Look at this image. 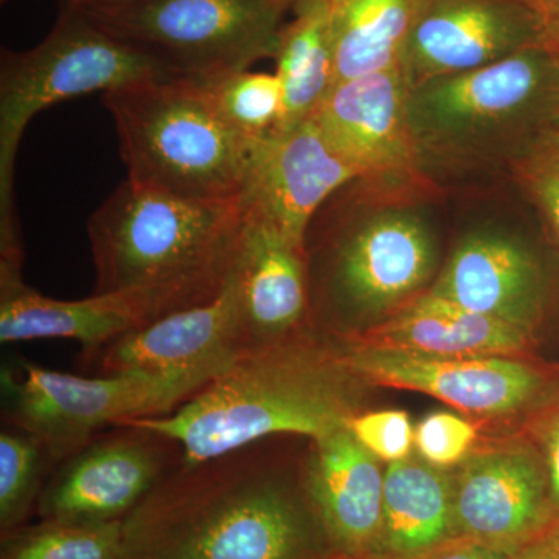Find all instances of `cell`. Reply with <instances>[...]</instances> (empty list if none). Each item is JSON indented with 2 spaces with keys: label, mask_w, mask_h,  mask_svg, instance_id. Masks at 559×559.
Wrapping results in <instances>:
<instances>
[{
  "label": "cell",
  "mask_w": 559,
  "mask_h": 559,
  "mask_svg": "<svg viewBox=\"0 0 559 559\" xmlns=\"http://www.w3.org/2000/svg\"><path fill=\"white\" fill-rule=\"evenodd\" d=\"M221 120L246 140L267 138L277 132L285 112V94L277 73L235 72L191 79Z\"/></svg>",
  "instance_id": "25"
},
{
  "label": "cell",
  "mask_w": 559,
  "mask_h": 559,
  "mask_svg": "<svg viewBox=\"0 0 559 559\" xmlns=\"http://www.w3.org/2000/svg\"><path fill=\"white\" fill-rule=\"evenodd\" d=\"M274 440L182 459L123 521L121 559L329 558L308 463L288 476L272 459Z\"/></svg>",
  "instance_id": "1"
},
{
  "label": "cell",
  "mask_w": 559,
  "mask_h": 559,
  "mask_svg": "<svg viewBox=\"0 0 559 559\" xmlns=\"http://www.w3.org/2000/svg\"><path fill=\"white\" fill-rule=\"evenodd\" d=\"M509 559H559V521L511 554Z\"/></svg>",
  "instance_id": "33"
},
{
  "label": "cell",
  "mask_w": 559,
  "mask_h": 559,
  "mask_svg": "<svg viewBox=\"0 0 559 559\" xmlns=\"http://www.w3.org/2000/svg\"><path fill=\"white\" fill-rule=\"evenodd\" d=\"M216 377L200 370L86 378L20 358L0 373L3 421L43 441L57 466L103 430L170 415Z\"/></svg>",
  "instance_id": "8"
},
{
  "label": "cell",
  "mask_w": 559,
  "mask_h": 559,
  "mask_svg": "<svg viewBox=\"0 0 559 559\" xmlns=\"http://www.w3.org/2000/svg\"><path fill=\"white\" fill-rule=\"evenodd\" d=\"M509 557L510 555L489 549L474 540L452 538L414 559H509Z\"/></svg>",
  "instance_id": "32"
},
{
  "label": "cell",
  "mask_w": 559,
  "mask_h": 559,
  "mask_svg": "<svg viewBox=\"0 0 559 559\" xmlns=\"http://www.w3.org/2000/svg\"><path fill=\"white\" fill-rule=\"evenodd\" d=\"M421 0H330L336 81L399 64Z\"/></svg>",
  "instance_id": "24"
},
{
  "label": "cell",
  "mask_w": 559,
  "mask_h": 559,
  "mask_svg": "<svg viewBox=\"0 0 559 559\" xmlns=\"http://www.w3.org/2000/svg\"><path fill=\"white\" fill-rule=\"evenodd\" d=\"M123 522H27L0 533V559H121Z\"/></svg>",
  "instance_id": "26"
},
{
  "label": "cell",
  "mask_w": 559,
  "mask_h": 559,
  "mask_svg": "<svg viewBox=\"0 0 559 559\" xmlns=\"http://www.w3.org/2000/svg\"><path fill=\"white\" fill-rule=\"evenodd\" d=\"M241 356L234 271L215 300L171 312L81 356L100 374L146 371H213L221 374Z\"/></svg>",
  "instance_id": "17"
},
{
  "label": "cell",
  "mask_w": 559,
  "mask_h": 559,
  "mask_svg": "<svg viewBox=\"0 0 559 559\" xmlns=\"http://www.w3.org/2000/svg\"><path fill=\"white\" fill-rule=\"evenodd\" d=\"M428 293L533 336L549 300V280L527 246L476 234L460 242Z\"/></svg>",
  "instance_id": "19"
},
{
  "label": "cell",
  "mask_w": 559,
  "mask_h": 559,
  "mask_svg": "<svg viewBox=\"0 0 559 559\" xmlns=\"http://www.w3.org/2000/svg\"><path fill=\"white\" fill-rule=\"evenodd\" d=\"M539 432V450L543 452L549 477L551 510L555 521H559V399L547 407Z\"/></svg>",
  "instance_id": "31"
},
{
  "label": "cell",
  "mask_w": 559,
  "mask_h": 559,
  "mask_svg": "<svg viewBox=\"0 0 559 559\" xmlns=\"http://www.w3.org/2000/svg\"><path fill=\"white\" fill-rule=\"evenodd\" d=\"M557 145L559 146V134H558V143H557Z\"/></svg>",
  "instance_id": "37"
},
{
  "label": "cell",
  "mask_w": 559,
  "mask_h": 559,
  "mask_svg": "<svg viewBox=\"0 0 559 559\" xmlns=\"http://www.w3.org/2000/svg\"><path fill=\"white\" fill-rule=\"evenodd\" d=\"M417 170L468 175L510 168L557 145L559 55L530 47L485 68L407 91Z\"/></svg>",
  "instance_id": "3"
},
{
  "label": "cell",
  "mask_w": 559,
  "mask_h": 559,
  "mask_svg": "<svg viewBox=\"0 0 559 559\" xmlns=\"http://www.w3.org/2000/svg\"><path fill=\"white\" fill-rule=\"evenodd\" d=\"M532 340V334L516 326L423 290L388 319L355 331L337 344L432 356H522Z\"/></svg>",
  "instance_id": "21"
},
{
  "label": "cell",
  "mask_w": 559,
  "mask_h": 559,
  "mask_svg": "<svg viewBox=\"0 0 559 559\" xmlns=\"http://www.w3.org/2000/svg\"><path fill=\"white\" fill-rule=\"evenodd\" d=\"M544 46L527 0H421L400 55L407 91Z\"/></svg>",
  "instance_id": "13"
},
{
  "label": "cell",
  "mask_w": 559,
  "mask_h": 559,
  "mask_svg": "<svg viewBox=\"0 0 559 559\" xmlns=\"http://www.w3.org/2000/svg\"><path fill=\"white\" fill-rule=\"evenodd\" d=\"M242 212L234 266L241 356L310 331L311 316L305 249L259 213Z\"/></svg>",
  "instance_id": "15"
},
{
  "label": "cell",
  "mask_w": 559,
  "mask_h": 559,
  "mask_svg": "<svg viewBox=\"0 0 559 559\" xmlns=\"http://www.w3.org/2000/svg\"><path fill=\"white\" fill-rule=\"evenodd\" d=\"M5 2V0H2ZM70 3H79V5H86V3H112L121 2V0H69Z\"/></svg>",
  "instance_id": "36"
},
{
  "label": "cell",
  "mask_w": 559,
  "mask_h": 559,
  "mask_svg": "<svg viewBox=\"0 0 559 559\" xmlns=\"http://www.w3.org/2000/svg\"><path fill=\"white\" fill-rule=\"evenodd\" d=\"M337 347L345 369L362 384L426 393L477 417H513L543 409L558 399L554 374L521 356H432Z\"/></svg>",
  "instance_id": "10"
},
{
  "label": "cell",
  "mask_w": 559,
  "mask_h": 559,
  "mask_svg": "<svg viewBox=\"0 0 559 559\" xmlns=\"http://www.w3.org/2000/svg\"><path fill=\"white\" fill-rule=\"evenodd\" d=\"M384 476L348 426L310 441L308 495L334 555L377 554Z\"/></svg>",
  "instance_id": "20"
},
{
  "label": "cell",
  "mask_w": 559,
  "mask_h": 559,
  "mask_svg": "<svg viewBox=\"0 0 559 559\" xmlns=\"http://www.w3.org/2000/svg\"><path fill=\"white\" fill-rule=\"evenodd\" d=\"M128 180L183 200H241L249 140L230 130L197 81L153 79L105 92Z\"/></svg>",
  "instance_id": "6"
},
{
  "label": "cell",
  "mask_w": 559,
  "mask_h": 559,
  "mask_svg": "<svg viewBox=\"0 0 559 559\" xmlns=\"http://www.w3.org/2000/svg\"><path fill=\"white\" fill-rule=\"evenodd\" d=\"M242 221L241 200L194 201L121 182L87 223L94 294L148 290L179 311L226 288Z\"/></svg>",
  "instance_id": "4"
},
{
  "label": "cell",
  "mask_w": 559,
  "mask_h": 559,
  "mask_svg": "<svg viewBox=\"0 0 559 559\" xmlns=\"http://www.w3.org/2000/svg\"><path fill=\"white\" fill-rule=\"evenodd\" d=\"M348 429L382 462L393 463L409 457L415 443V430L404 411L358 414L349 419Z\"/></svg>",
  "instance_id": "29"
},
{
  "label": "cell",
  "mask_w": 559,
  "mask_h": 559,
  "mask_svg": "<svg viewBox=\"0 0 559 559\" xmlns=\"http://www.w3.org/2000/svg\"><path fill=\"white\" fill-rule=\"evenodd\" d=\"M175 441L127 421L62 460L44 485L39 521L116 524L182 462Z\"/></svg>",
  "instance_id": "11"
},
{
  "label": "cell",
  "mask_w": 559,
  "mask_h": 559,
  "mask_svg": "<svg viewBox=\"0 0 559 559\" xmlns=\"http://www.w3.org/2000/svg\"><path fill=\"white\" fill-rule=\"evenodd\" d=\"M360 385L336 342L310 330L240 356L170 415L130 421L197 463L272 437L318 440L345 428L358 415Z\"/></svg>",
  "instance_id": "2"
},
{
  "label": "cell",
  "mask_w": 559,
  "mask_h": 559,
  "mask_svg": "<svg viewBox=\"0 0 559 559\" xmlns=\"http://www.w3.org/2000/svg\"><path fill=\"white\" fill-rule=\"evenodd\" d=\"M55 463L43 441L27 430L3 425L0 432V533L36 516L40 492Z\"/></svg>",
  "instance_id": "27"
},
{
  "label": "cell",
  "mask_w": 559,
  "mask_h": 559,
  "mask_svg": "<svg viewBox=\"0 0 559 559\" xmlns=\"http://www.w3.org/2000/svg\"><path fill=\"white\" fill-rule=\"evenodd\" d=\"M476 440L473 423L451 412L430 414L415 429L419 457L441 469L457 466L468 457Z\"/></svg>",
  "instance_id": "28"
},
{
  "label": "cell",
  "mask_w": 559,
  "mask_h": 559,
  "mask_svg": "<svg viewBox=\"0 0 559 559\" xmlns=\"http://www.w3.org/2000/svg\"><path fill=\"white\" fill-rule=\"evenodd\" d=\"M305 259L311 312L325 316L337 342L421 294L436 266V246L414 213L364 216L349 194L337 191L308 227Z\"/></svg>",
  "instance_id": "5"
},
{
  "label": "cell",
  "mask_w": 559,
  "mask_h": 559,
  "mask_svg": "<svg viewBox=\"0 0 559 559\" xmlns=\"http://www.w3.org/2000/svg\"><path fill=\"white\" fill-rule=\"evenodd\" d=\"M538 16L544 46L559 55V0H527Z\"/></svg>",
  "instance_id": "34"
},
{
  "label": "cell",
  "mask_w": 559,
  "mask_h": 559,
  "mask_svg": "<svg viewBox=\"0 0 559 559\" xmlns=\"http://www.w3.org/2000/svg\"><path fill=\"white\" fill-rule=\"evenodd\" d=\"M356 179L311 117L299 127L250 140L241 202L305 249L316 213Z\"/></svg>",
  "instance_id": "14"
},
{
  "label": "cell",
  "mask_w": 559,
  "mask_h": 559,
  "mask_svg": "<svg viewBox=\"0 0 559 559\" xmlns=\"http://www.w3.org/2000/svg\"><path fill=\"white\" fill-rule=\"evenodd\" d=\"M70 3V2H69ZM294 0H121L76 9L183 79H204L277 57Z\"/></svg>",
  "instance_id": "9"
},
{
  "label": "cell",
  "mask_w": 559,
  "mask_h": 559,
  "mask_svg": "<svg viewBox=\"0 0 559 559\" xmlns=\"http://www.w3.org/2000/svg\"><path fill=\"white\" fill-rule=\"evenodd\" d=\"M326 559H388L378 557V555H364V557H345V555H334L331 554Z\"/></svg>",
  "instance_id": "35"
},
{
  "label": "cell",
  "mask_w": 559,
  "mask_h": 559,
  "mask_svg": "<svg viewBox=\"0 0 559 559\" xmlns=\"http://www.w3.org/2000/svg\"><path fill=\"white\" fill-rule=\"evenodd\" d=\"M293 11V21L283 25L275 57V73L285 94L278 131L310 120L336 81L330 0H294Z\"/></svg>",
  "instance_id": "23"
},
{
  "label": "cell",
  "mask_w": 559,
  "mask_h": 559,
  "mask_svg": "<svg viewBox=\"0 0 559 559\" xmlns=\"http://www.w3.org/2000/svg\"><path fill=\"white\" fill-rule=\"evenodd\" d=\"M176 76L146 51L124 43L69 3L53 31L27 51L0 62V259H24L14 207V164L25 128L57 103L127 84Z\"/></svg>",
  "instance_id": "7"
},
{
  "label": "cell",
  "mask_w": 559,
  "mask_h": 559,
  "mask_svg": "<svg viewBox=\"0 0 559 559\" xmlns=\"http://www.w3.org/2000/svg\"><path fill=\"white\" fill-rule=\"evenodd\" d=\"M451 480L454 538L511 555L555 522L546 462L530 441L471 452Z\"/></svg>",
  "instance_id": "12"
},
{
  "label": "cell",
  "mask_w": 559,
  "mask_h": 559,
  "mask_svg": "<svg viewBox=\"0 0 559 559\" xmlns=\"http://www.w3.org/2000/svg\"><path fill=\"white\" fill-rule=\"evenodd\" d=\"M452 538L451 473L412 455L389 463L374 555L414 559Z\"/></svg>",
  "instance_id": "22"
},
{
  "label": "cell",
  "mask_w": 559,
  "mask_h": 559,
  "mask_svg": "<svg viewBox=\"0 0 559 559\" xmlns=\"http://www.w3.org/2000/svg\"><path fill=\"white\" fill-rule=\"evenodd\" d=\"M514 173L559 246V146L536 154Z\"/></svg>",
  "instance_id": "30"
},
{
  "label": "cell",
  "mask_w": 559,
  "mask_h": 559,
  "mask_svg": "<svg viewBox=\"0 0 559 559\" xmlns=\"http://www.w3.org/2000/svg\"><path fill=\"white\" fill-rule=\"evenodd\" d=\"M312 119L364 182L418 171L400 64L337 81Z\"/></svg>",
  "instance_id": "16"
},
{
  "label": "cell",
  "mask_w": 559,
  "mask_h": 559,
  "mask_svg": "<svg viewBox=\"0 0 559 559\" xmlns=\"http://www.w3.org/2000/svg\"><path fill=\"white\" fill-rule=\"evenodd\" d=\"M179 311L170 300L148 290L92 294L81 300H58L25 285L22 272H0V341L79 342L81 356L117 337Z\"/></svg>",
  "instance_id": "18"
}]
</instances>
